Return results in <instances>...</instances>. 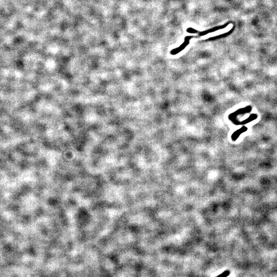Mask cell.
Returning a JSON list of instances; mask_svg holds the SVG:
<instances>
[{"label":"cell","instance_id":"1","mask_svg":"<svg viewBox=\"0 0 277 277\" xmlns=\"http://www.w3.org/2000/svg\"><path fill=\"white\" fill-rule=\"evenodd\" d=\"M189 42L188 40H185V42H184V43H183V44H182L179 47H178V48H176V49H174V50L172 51V54H178V52H181V51H182V50H183V49L185 48V47L186 46H187V45L189 44Z\"/></svg>","mask_w":277,"mask_h":277},{"label":"cell","instance_id":"2","mask_svg":"<svg viewBox=\"0 0 277 277\" xmlns=\"http://www.w3.org/2000/svg\"><path fill=\"white\" fill-rule=\"evenodd\" d=\"M187 32H189V33H190V34H195V33H197L198 32L197 30H194L193 28H189L188 29H187Z\"/></svg>","mask_w":277,"mask_h":277}]
</instances>
